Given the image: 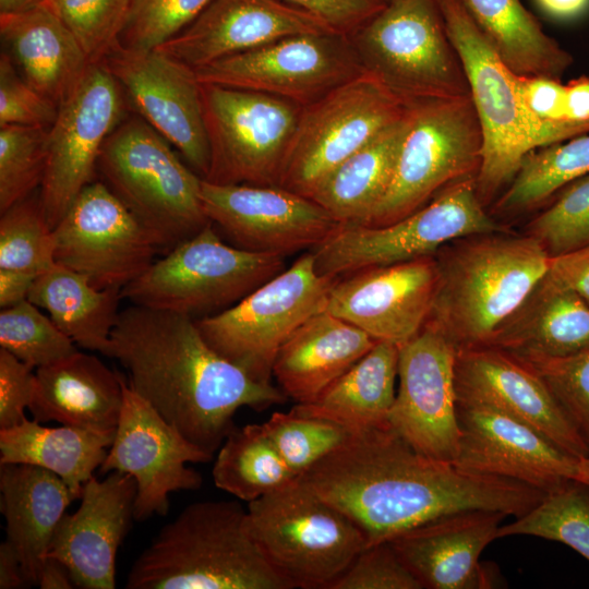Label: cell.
Here are the masks:
<instances>
[{
    "mask_svg": "<svg viewBox=\"0 0 589 589\" xmlns=\"http://www.w3.org/2000/svg\"><path fill=\"white\" fill-rule=\"evenodd\" d=\"M520 361L542 378L589 445V348L566 357Z\"/></svg>",
    "mask_w": 589,
    "mask_h": 589,
    "instance_id": "48",
    "label": "cell"
},
{
    "mask_svg": "<svg viewBox=\"0 0 589 589\" xmlns=\"http://www.w3.org/2000/svg\"><path fill=\"white\" fill-rule=\"evenodd\" d=\"M0 493L7 540L26 584L38 585L56 527L79 496L52 471L27 464H0Z\"/></svg>",
    "mask_w": 589,
    "mask_h": 589,
    "instance_id": "30",
    "label": "cell"
},
{
    "mask_svg": "<svg viewBox=\"0 0 589 589\" xmlns=\"http://www.w3.org/2000/svg\"><path fill=\"white\" fill-rule=\"evenodd\" d=\"M213 458L167 422L124 378L119 423L99 470L120 471L135 479L134 519L165 516L170 493L199 490L203 478L185 464Z\"/></svg>",
    "mask_w": 589,
    "mask_h": 589,
    "instance_id": "18",
    "label": "cell"
},
{
    "mask_svg": "<svg viewBox=\"0 0 589 589\" xmlns=\"http://www.w3.org/2000/svg\"><path fill=\"white\" fill-rule=\"evenodd\" d=\"M349 322L322 311L281 345L273 364L279 388L297 404H309L376 342Z\"/></svg>",
    "mask_w": 589,
    "mask_h": 589,
    "instance_id": "29",
    "label": "cell"
},
{
    "mask_svg": "<svg viewBox=\"0 0 589 589\" xmlns=\"http://www.w3.org/2000/svg\"><path fill=\"white\" fill-rule=\"evenodd\" d=\"M486 346L519 360L560 358L589 348V304L545 276Z\"/></svg>",
    "mask_w": 589,
    "mask_h": 589,
    "instance_id": "32",
    "label": "cell"
},
{
    "mask_svg": "<svg viewBox=\"0 0 589 589\" xmlns=\"http://www.w3.org/2000/svg\"><path fill=\"white\" fill-rule=\"evenodd\" d=\"M482 132L471 97L410 103L390 184L361 226H385L416 212L447 185L477 177Z\"/></svg>",
    "mask_w": 589,
    "mask_h": 589,
    "instance_id": "9",
    "label": "cell"
},
{
    "mask_svg": "<svg viewBox=\"0 0 589 589\" xmlns=\"http://www.w3.org/2000/svg\"><path fill=\"white\" fill-rule=\"evenodd\" d=\"M121 290L96 288L83 275L56 263L36 277L28 300L46 310L76 345L108 357Z\"/></svg>",
    "mask_w": 589,
    "mask_h": 589,
    "instance_id": "36",
    "label": "cell"
},
{
    "mask_svg": "<svg viewBox=\"0 0 589 589\" xmlns=\"http://www.w3.org/2000/svg\"><path fill=\"white\" fill-rule=\"evenodd\" d=\"M456 348L432 324L399 347V387L387 421L418 453L453 464L460 429Z\"/></svg>",
    "mask_w": 589,
    "mask_h": 589,
    "instance_id": "20",
    "label": "cell"
},
{
    "mask_svg": "<svg viewBox=\"0 0 589 589\" xmlns=\"http://www.w3.org/2000/svg\"><path fill=\"white\" fill-rule=\"evenodd\" d=\"M448 37L468 81L482 132L476 187L483 205L517 173L533 151L515 74L504 64L459 0H438Z\"/></svg>",
    "mask_w": 589,
    "mask_h": 589,
    "instance_id": "13",
    "label": "cell"
},
{
    "mask_svg": "<svg viewBox=\"0 0 589 589\" xmlns=\"http://www.w3.org/2000/svg\"><path fill=\"white\" fill-rule=\"evenodd\" d=\"M247 524L291 589H328L366 546L356 524L300 478L249 502Z\"/></svg>",
    "mask_w": 589,
    "mask_h": 589,
    "instance_id": "6",
    "label": "cell"
},
{
    "mask_svg": "<svg viewBox=\"0 0 589 589\" xmlns=\"http://www.w3.org/2000/svg\"><path fill=\"white\" fill-rule=\"evenodd\" d=\"M55 261L99 289L136 279L159 247L125 205L101 181L86 185L53 228Z\"/></svg>",
    "mask_w": 589,
    "mask_h": 589,
    "instance_id": "16",
    "label": "cell"
},
{
    "mask_svg": "<svg viewBox=\"0 0 589 589\" xmlns=\"http://www.w3.org/2000/svg\"><path fill=\"white\" fill-rule=\"evenodd\" d=\"M460 429L454 465L525 483L544 493L576 481L578 457L528 424L494 408L457 402Z\"/></svg>",
    "mask_w": 589,
    "mask_h": 589,
    "instance_id": "22",
    "label": "cell"
},
{
    "mask_svg": "<svg viewBox=\"0 0 589 589\" xmlns=\"http://www.w3.org/2000/svg\"><path fill=\"white\" fill-rule=\"evenodd\" d=\"M385 1H388V0H385Z\"/></svg>",
    "mask_w": 589,
    "mask_h": 589,
    "instance_id": "62",
    "label": "cell"
},
{
    "mask_svg": "<svg viewBox=\"0 0 589 589\" xmlns=\"http://www.w3.org/2000/svg\"><path fill=\"white\" fill-rule=\"evenodd\" d=\"M124 377L93 354L76 351L37 368L29 411L38 422L115 435Z\"/></svg>",
    "mask_w": 589,
    "mask_h": 589,
    "instance_id": "28",
    "label": "cell"
},
{
    "mask_svg": "<svg viewBox=\"0 0 589 589\" xmlns=\"http://www.w3.org/2000/svg\"><path fill=\"white\" fill-rule=\"evenodd\" d=\"M562 133L564 141L589 133V76L582 75L565 84Z\"/></svg>",
    "mask_w": 589,
    "mask_h": 589,
    "instance_id": "55",
    "label": "cell"
},
{
    "mask_svg": "<svg viewBox=\"0 0 589 589\" xmlns=\"http://www.w3.org/2000/svg\"><path fill=\"white\" fill-rule=\"evenodd\" d=\"M201 99L209 146L204 180L279 187L303 106L261 92L207 83H201Z\"/></svg>",
    "mask_w": 589,
    "mask_h": 589,
    "instance_id": "12",
    "label": "cell"
},
{
    "mask_svg": "<svg viewBox=\"0 0 589 589\" xmlns=\"http://www.w3.org/2000/svg\"><path fill=\"white\" fill-rule=\"evenodd\" d=\"M37 275L28 272L0 268V306H12L26 299Z\"/></svg>",
    "mask_w": 589,
    "mask_h": 589,
    "instance_id": "56",
    "label": "cell"
},
{
    "mask_svg": "<svg viewBox=\"0 0 589 589\" xmlns=\"http://www.w3.org/2000/svg\"><path fill=\"white\" fill-rule=\"evenodd\" d=\"M19 555L12 544L5 539L0 544V588L16 589L25 587Z\"/></svg>",
    "mask_w": 589,
    "mask_h": 589,
    "instance_id": "57",
    "label": "cell"
},
{
    "mask_svg": "<svg viewBox=\"0 0 589 589\" xmlns=\"http://www.w3.org/2000/svg\"><path fill=\"white\" fill-rule=\"evenodd\" d=\"M576 481L589 488V456L578 459V470Z\"/></svg>",
    "mask_w": 589,
    "mask_h": 589,
    "instance_id": "61",
    "label": "cell"
},
{
    "mask_svg": "<svg viewBox=\"0 0 589 589\" xmlns=\"http://www.w3.org/2000/svg\"><path fill=\"white\" fill-rule=\"evenodd\" d=\"M549 15L569 20L584 14L589 9V0H536Z\"/></svg>",
    "mask_w": 589,
    "mask_h": 589,
    "instance_id": "59",
    "label": "cell"
},
{
    "mask_svg": "<svg viewBox=\"0 0 589 589\" xmlns=\"http://www.w3.org/2000/svg\"><path fill=\"white\" fill-rule=\"evenodd\" d=\"M589 175V133L530 152L494 204L501 214L530 211Z\"/></svg>",
    "mask_w": 589,
    "mask_h": 589,
    "instance_id": "39",
    "label": "cell"
},
{
    "mask_svg": "<svg viewBox=\"0 0 589 589\" xmlns=\"http://www.w3.org/2000/svg\"><path fill=\"white\" fill-rule=\"evenodd\" d=\"M299 478L356 524L366 546L457 512L520 517L545 495L521 482L426 457L388 422L352 432Z\"/></svg>",
    "mask_w": 589,
    "mask_h": 589,
    "instance_id": "1",
    "label": "cell"
},
{
    "mask_svg": "<svg viewBox=\"0 0 589 589\" xmlns=\"http://www.w3.org/2000/svg\"><path fill=\"white\" fill-rule=\"evenodd\" d=\"M500 231L479 199L476 177L458 180L410 215L385 226L340 225L313 250L318 275L356 271L435 255L455 240Z\"/></svg>",
    "mask_w": 589,
    "mask_h": 589,
    "instance_id": "10",
    "label": "cell"
},
{
    "mask_svg": "<svg viewBox=\"0 0 589 589\" xmlns=\"http://www.w3.org/2000/svg\"><path fill=\"white\" fill-rule=\"evenodd\" d=\"M321 20L336 33L349 36L386 4L385 0H278Z\"/></svg>",
    "mask_w": 589,
    "mask_h": 589,
    "instance_id": "53",
    "label": "cell"
},
{
    "mask_svg": "<svg viewBox=\"0 0 589 589\" xmlns=\"http://www.w3.org/2000/svg\"><path fill=\"white\" fill-rule=\"evenodd\" d=\"M408 108L365 71L303 106L279 187L310 197L333 169L402 118Z\"/></svg>",
    "mask_w": 589,
    "mask_h": 589,
    "instance_id": "14",
    "label": "cell"
},
{
    "mask_svg": "<svg viewBox=\"0 0 589 589\" xmlns=\"http://www.w3.org/2000/svg\"><path fill=\"white\" fill-rule=\"evenodd\" d=\"M550 256L589 244V175L568 183L550 206L529 224Z\"/></svg>",
    "mask_w": 589,
    "mask_h": 589,
    "instance_id": "45",
    "label": "cell"
},
{
    "mask_svg": "<svg viewBox=\"0 0 589 589\" xmlns=\"http://www.w3.org/2000/svg\"><path fill=\"white\" fill-rule=\"evenodd\" d=\"M348 37L363 70L408 104L470 96L438 0H388Z\"/></svg>",
    "mask_w": 589,
    "mask_h": 589,
    "instance_id": "7",
    "label": "cell"
},
{
    "mask_svg": "<svg viewBox=\"0 0 589 589\" xmlns=\"http://www.w3.org/2000/svg\"><path fill=\"white\" fill-rule=\"evenodd\" d=\"M336 280L317 274L310 250L238 303L195 322L216 352L268 384L279 348L309 317L326 310Z\"/></svg>",
    "mask_w": 589,
    "mask_h": 589,
    "instance_id": "11",
    "label": "cell"
},
{
    "mask_svg": "<svg viewBox=\"0 0 589 589\" xmlns=\"http://www.w3.org/2000/svg\"><path fill=\"white\" fill-rule=\"evenodd\" d=\"M35 385L33 368L0 348V429L22 423Z\"/></svg>",
    "mask_w": 589,
    "mask_h": 589,
    "instance_id": "52",
    "label": "cell"
},
{
    "mask_svg": "<svg viewBox=\"0 0 589 589\" xmlns=\"http://www.w3.org/2000/svg\"><path fill=\"white\" fill-rule=\"evenodd\" d=\"M515 83L533 151L563 142L565 84L562 80L515 74Z\"/></svg>",
    "mask_w": 589,
    "mask_h": 589,
    "instance_id": "49",
    "label": "cell"
},
{
    "mask_svg": "<svg viewBox=\"0 0 589 589\" xmlns=\"http://www.w3.org/2000/svg\"><path fill=\"white\" fill-rule=\"evenodd\" d=\"M169 144L133 117L108 135L97 166L106 185L167 252L211 223L201 197L203 179Z\"/></svg>",
    "mask_w": 589,
    "mask_h": 589,
    "instance_id": "5",
    "label": "cell"
},
{
    "mask_svg": "<svg viewBox=\"0 0 589 589\" xmlns=\"http://www.w3.org/2000/svg\"><path fill=\"white\" fill-rule=\"evenodd\" d=\"M51 2V0H0V15L17 14Z\"/></svg>",
    "mask_w": 589,
    "mask_h": 589,
    "instance_id": "60",
    "label": "cell"
},
{
    "mask_svg": "<svg viewBox=\"0 0 589 589\" xmlns=\"http://www.w3.org/2000/svg\"><path fill=\"white\" fill-rule=\"evenodd\" d=\"M263 425L297 477L342 445L352 433L339 423L293 409L273 412Z\"/></svg>",
    "mask_w": 589,
    "mask_h": 589,
    "instance_id": "43",
    "label": "cell"
},
{
    "mask_svg": "<svg viewBox=\"0 0 589 589\" xmlns=\"http://www.w3.org/2000/svg\"><path fill=\"white\" fill-rule=\"evenodd\" d=\"M37 586L41 589H71L75 587L68 567L52 557H47L45 561Z\"/></svg>",
    "mask_w": 589,
    "mask_h": 589,
    "instance_id": "58",
    "label": "cell"
},
{
    "mask_svg": "<svg viewBox=\"0 0 589 589\" xmlns=\"http://www.w3.org/2000/svg\"><path fill=\"white\" fill-rule=\"evenodd\" d=\"M48 129L0 127V212L26 199L41 185Z\"/></svg>",
    "mask_w": 589,
    "mask_h": 589,
    "instance_id": "44",
    "label": "cell"
},
{
    "mask_svg": "<svg viewBox=\"0 0 589 589\" xmlns=\"http://www.w3.org/2000/svg\"><path fill=\"white\" fill-rule=\"evenodd\" d=\"M108 357L127 369L136 394L213 457L236 428L238 409L262 411L288 399L216 352L195 318L168 310L132 304L120 311Z\"/></svg>",
    "mask_w": 589,
    "mask_h": 589,
    "instance_id": "2",
    "label": "cell"
},
{
    "mask_svg": "<svg viewBox=\"0 0 589 589\" xmlns=\"http://www.w3.org/2000/svg\"><path fill=\"white\" fill-rule=\"evenodd\" d=\"M436 284L434 255L366 267L337 278L326 311L400 347L425 325Z\"/></svg>",
    "mask_w": 589,
    "mask_h": 589,
    "instance_id": "23",
    "label": "cell"
},
{
    "mask_svg": "<svg viewBox=\"0 0 589 589\" xmlns=\"http://www.w3.org/2000/svg\"><path fill=\"white\" fill-rule=\"evenodd\" d=\"M506 516L484 509L457 512L407 530L388 542L423 588H493L495 576L479 558L484 548L497 539L500 524Z\"/></svg>",
    "mask_w": 589,
    "mask_h": 589,
    "instance_id": "27",
    "label": "cell"
},
{
    "mask_svg": "<svg viewBox=\"0 0 589 589\" xmlns=\"http://www.w3.org/2000/svg\"><path fill=\"white\" fill-rule=\"evenodd\" d=\"M92 63H99L120 43L131 0H51Z\"/></svg>",
    "mask_w": 589,
    "mask_h": 589,
    "instance_id": "46",
    "label": "cell"
},
{
    "mask_svg": "<svg viewBox=\"0 0 589 589\" xmlns=\"http://www.w3.org/2000/svg\"><path fill=\"white\" fill-rule=\"evenodd\" d=\"M388 541L365 546L328 589H422Z\"/></svg>",
    "mask_w": 589,
    "mask_h": 589,
    "instance_id": "50",
    "label": "cell"
},
{
    "mask_svg": "<svg viewBox=\"0 0 589 589\" xmlns=\"http://www.w3.org/2000/svg\"><path fill=\"white\" fill-rule=\"evenodd\" d=\"M124 97L101 63L86 73L58 106L48 129L46 169L39 196L53 229L81 191L92 183L101 147L120 122Z\"/></svg>",
    "mask_w": 589,
    "mask_h": 589,
    "instance_id": "17",
    "label": "cell"
},
{
    "mask_svg": "<svg viewBox=\"0 0 589 589\" xmlns=\"http://www.w3.org/2000/svg\"><path fill=\"white\" fill-rule=\"evenodd\" d=\"M455 390L457 402L494 408L539 431L565 452L578 458L589 456V445L542 378L501 349L457 350Z\"/></svg>",
    "mask_w": 589,
    "mask_h": 589,
    "instance_id": "24",
    "label": "cell"
},
{
    "mask_svg": "<svg viewBox=\"0 0 589 589\" xmlns=\"http://www.w3.org/2000/svg\"><path fill=\"white\" fill-rule=\"evenodd\" d=\"M517 534L564 543L589 561V488L573 481L545 494L529 512L501 526L497 539Z\"/></svg>",
    "mask_w": 589,
    "mask_h": 589,
    "instance_id": "40",
    "label": "cell"
},
{
    "mask_svg": "<svg viewBox=\"0 0 589 589\" xmlns=\"http://www.w3.org/2000/svg\"><path fill=\"white\" fill-rule=\"evenodd\" d=\"M493 50L520 76L562 80L574 58L520 0H459Z\"/></svg>",
    "mask_w": 589,
    "mask_h": 589,
    "instance_id": "35",
    "label": "cell"
},
{
    "mask_svg": "<svg viewBox=\"0 0 589 589\" xmlns=\"http://www.w3.org/2000/svg\"><path fill=\"white\" fill-rule=\"evenodd\" d=\"M0 34L22 77L57 107L92 64L52 2L0 15Z\"/></svg>",
    "mask_w": 589,
    "mask_h": 589,
    "instance_id": "31",
    "label": "cell"
},
{
    "mask_svg": "<svg viewBox=\"0 0 589 589\" xmlns=\"http://www.w3.org/2000/svg\"><path fill=\"white\" fill-rule=\"evenodd\" d=\"M0 348L33 369L77 351L75 342L28 299L1 309Z\"/></svg>",
    "mask_w": 589,
    "mask_h": 589,
    "instance_id": "42",
    "label": "cell"
},
{
    "mask_svg": "<svg viewBox=\"0 0 589 589\" xmlns=\"http://www.w3.org/2000/svg\"><path fill=\"white\" fill-rule=\"evenodd\" d=\"M101 63L139 116L204 179L209 169V146L201 83L194 70L158 49H130L120 43Z\"/></svg>",
    "mask_w": 589,
    "mask_h": 589,
    "instance_id": "19",
    "label": "cell"
},
{
    "mask_svg": "<svg viewBox=\"0 0 589 589\" xmlns=\"http://www.w3.org/2000/svg\"><path fill=\"white\" fill-rule=\"evenodd\" d=\"M408 123L409 108L333 169L310 199L341 225H363L390 184Z\"/></svg>",
    "mask_w": 589,
    "mask_h": 589,
    "instance_id": "33",
    "label": "cell"
},
{
    "mask_svg": "<svg viewBox=\"0 0 589 589\" xmlns=\"http://www.w3.org/2000/svg\"><path fill=\"white\" fill-rule=\"evenodd\" d=\"M212 0H131L120 44L153 50L183 31Z\"/></svg>",
    "mask_w": 589,
    "mask_h": 589,
    "instance_id": "47",
    "label": "cell"
},
{
    "mask_svg": "<svg viewBox=\"0 0 589 589\" xmlns=\"http://www.w3.org/2000/svg\"><path fill=\"white\" fill-rule=\"evenodd\" d=\"M284 269V256L227 244L209 223L155 260L121 294L132 304L196 320L232 306Z\"/></svg>",
    "mask_w": 589,
    "mask_h": 589,
    "instance_id": "8",
    "label": "cell"
},
{
    "mask_svg": "<svg viewBox=\"0 0 589 589\" xmlns=\"http://www.w3.org/2000/svg\"><path fill=\"white\" fill-rule=\"evenodd\" d=\"M55 264L53 229L40 196L31 194L1 213L0 268L38 276Z\"/></svg>",
    "mask_w": 589,
    "mask_h": 589,
    "instance_id": "41",
    "label": "cell"
},
{
    "mask_svg": "<svg viewBox=\"0 0 589 589\" xmlns=\"http://www.w3.org/2000/svg\"><path fill=\"white\" fill-rule=\"evenodd\" d=\"M127 589H291L271 566L238 501L185 506L131 566Z\"/></svg>",
    "mask_w": 589,
    "mask_h": 589,
    "instance_id": "4",
    "label": "cell"
},
{
    "mask_svg": "<svg viewBox=\"0 0 589 589\" xmlns=\"http://www.w3.org/2000/svg\"><path fill=\"white\" fill-rule=\"evenodd\" d=\"M545 277L558 287L573 290L589 304V244L550 256Z\"/></svg>",
    "mask_w": 589,
    "mask_h": 589,
    "instance_id": "54",
    "label": "cell"
},
{
    "mask_svg": "<svg viewBox=\"0 0 589 589\" xmlns=\"http://www.w3.org/2000/svg\"><path fill=\"white\" fill-rule=\"evenodd\" d=\"M491 232L435 254L437 284L426 323L456 350L486 346L545 276L550 255L532 236Z\"/></svg>",
    "mask_w": 589,
    "mask_h": 589,
    "instance_id": "3",
    "label": "cell"
},
{
    "mask_svg": "<svg viewBox=\"0 0 589 589\" xmlns=\"http://www.w3.org/2000/svg\"><path fill=\"white\" fill-rule=\"evenodd\" d=\"M115 435L64 425L44 426L27 418L0 429V464H27L50 470L81 497L82 488L107 456Z\"/></svg>",
    "mask_w": 589,
    "mask_h": 589,
    "instance_id": "37",
    "label": "cell"
},
{
    "mask_svg": "<svg viewBox=\"0 0 589 589\" xmlns=\"http://www.w3.org/2000/svg\"><path fill=\"white\" fill-rule=\"evenodd\" d=\"M212 476L218 489L247 503L299 478L275 447L263 423L235 428L228 434L218 449Z\"/></svg>",
    "mask_w": 589,
    "mask_h": 589,
    "instance_id": "38",
    "label": "cell"
},
{
    "mask_svg": "<svg viewBox=\"0 0 589 589\" xmlns=\"http://www.w3.org/2000/svg\"><path fill=\"white\" fill-rule=\"evenodd\" d=\"M201 83L312 104L364 72L350 38L339 33L287 36L194 69Z\"/></svg>",
    "mask_w": 589,
    "mask_h": 589,
    "instance_id": "15",
    "label": "cell"
},
{
    "mask_svg": "<svg viewBox=\"0 0 589 589\" xmlns=\"http://www.w3.org/2000/svg\"><path fill=\"white\" fill-rule=\"evenodd\" d=\"M135 479L111 471L101 481L84 483L81 504L64 514L51 539L47 557L62 562L75 587L113 589L116 557L134 518Z\"/></svg>",
    "mask_w": 589,
    "mask_h": 589,
    "instance_id": "25",
    "label": "cell"
},
{
    "mask_svg": "<svg viewBox=\"0 0 589 589\" xmlns=\"http://www.w3.org/2000/svg\"><path fill=\"white\" fill-rule=\"evenodd\" d=\"M336 33L278 0H212L178 35L156 48L187 67H205L277 39Z\"/></svg>",
    "mask_w": 589,
    "mask_h": 589,
    "instance_id": "26",
    "label": "cell"
},
{
    "mask_svg": "<svg viewBox=\"0 0 589 589\" xmlns=\"http://www.w3.org/2000/svg\"><path fill=\"white\" fill-rule=\"evenodd\" d=\"M58 107L19 75L10 55L0 56V127L26 125L49 129Z\"/></svg>",
    "mask_w": 589,
    "mask_h": 589,
    "instance_id": "51",
    "label": "cell"
},
{
    "mask_svg": "<svg viewBox=\"0 0 589 589\" xmlns=\"http://www.w3.org/2000/svg\"><path fill=\"white\" fill-rule=\"evenodd\" d=\"M398 360L397 345L376 341L315 400L292 409L334 421L351 432L385 424L396 397Z\"/></svg>",
    "mask_w": 589,
    "mask_h": 589,
    "instance_id": "34",
    "label": "cell"
},
{
    "mask_svg": "<svg viewBox=\"0 0 589 589\" xmlns=\"http://www.w3.org/2000/svg\"><path fill=\"white\" fill-rule=\"evenodd\" d=\"M204 212L233 245L290 255L313 250L341 225L310 197L281 187L216 184L203 179Z\"/></svg>",
    "mask_w": 589,
    "mask_h": 589,
    "instance_id": "21",
    "label": "cell"
}]
</instances>
